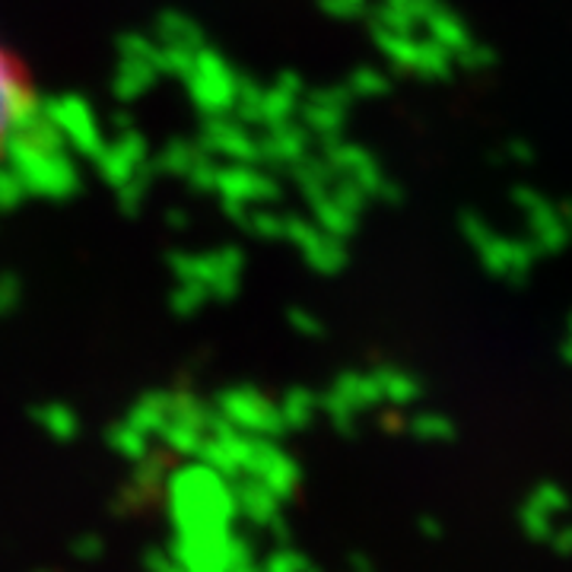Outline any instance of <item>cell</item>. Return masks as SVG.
<instances>
[{"mask_svg": "<svg viewBox=\"0 0 572 572\" xmlns=\"http://www.w3.org/2000/svg\"><path fill=\"white\" fill-rule=\"evenodd\" d=\"M45 115L54 128L61 130V137L71 150H77L83 157H99L105 140L89 105L80 103V99H54V103L45 105Z\"/></svg>", "mask_w": 572, "mask_h": 572, "instance_id": "obj_3", "label": "cell"}, {"mask_svg": "<svg viewBox=\"0 0 572 572\" xmlns=\"http://www.w3.org/2000/svg\"><path fill=\"white\" fill-rule=\"evenodd\" d=\"M184 77H188L194 103L201 105L208 115H226L230 108H235V96H239L242 80L235 77L233 67L220 54L201 49L194 54V64Z\"/></svg>", "mask_w": 572, "mask_h": 572, "instance_id": "obj_2", "label": "cell"}, {"mask_svg": "<svg viewBox=\"0 0 572 572\" xmlns=\"http://www.w3.org/2000/svg\"><path fill=\"white\" fill-rule=\"evenodd\" d=\"M7 147H10V169L23 179L29 194L64 201L77 191V169L67 150L39 147L23 134H10Z\"/></svg>", "mask_w": 572, "mask_h": 572, "instance_id": "obj_1", "label": "cell"}, {"mask_svg": "<svg viewBox=\"0 0 572 572\" xmlns=\"http://www.w3.org/2000/svg\"><path fill=\"white\" fill-rule=\"evenodd\" d=\"M45 108L32 96L27 83H20L13 74V64L0 54V140L27 128L29 121H35Z\"/></svg>", "mask_w": 572, "mask_h": 572, "instance_id": "obj_4", "label": "cell"}, {"mask_svg": "<svg viewBox=\"0 0 572 572\" xmlns=\"http://www.w3.org/2000/svg\"><path fill=\"white\" fill-rule=\"evenodd\" d=\"M204 150L208 153H220V157L233 159H252L255 157V140L230 121H210L204 130Z\"/></svg>", "mask_w": 572, "mask_h": 572, "instance_id": "obj_5", "label": "cell"}, {"mask_svg": "<svg viewBox=\"0 0 572 572\" xmlns=\"http://www.w3.org/2000/svg\"><path fill=\"white\" fill-rule=\"evenodd\" d=\"M27 194V184L13 169H0V210H13Z\"/></svg>", "mask_w": 572, "mask_h": 572, "instance_id": "obj_6", "label": "cell"}]
</instances>
